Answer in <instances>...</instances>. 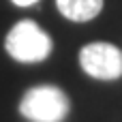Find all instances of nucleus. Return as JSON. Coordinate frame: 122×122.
<instances>
[{
	"instance_id": "39448f33",
	"label": "nucleus",
	"mask_w": 122,
	"mask_h": 122,
	"mask_svg": "<svg viewBox=\"0 0 122 122\" xmlns=\"http://www.w3.org/2000/svg\"><path fill=\"white\" fill-rule=\"evenodd\" d=\"M34 2H39V0H13V4H17V6H30Z\"/></svg>"
},
{
	"instance_id": "f257e3e1",
	"label": "nucleus",
	"mask_w": 122,
	"mask_h": 122,
	"mask_svg": "<svg viewBox=\"0 0 122 122\" xmlns=\"http://www.w3.org/2000/svg\"><path fill=\"white\" fill-rule=\"evenodd\" d=\"M4 47L13 60L24 64H34V62H43L49 56L51 39L36 21L21 19L6 34Z\"/></svg>"
},
{
	"instance_id": "f03ea898",
	"label": "nucleus",
	"mask_w": 122,
	"mask_h": 122,
	"mask_svg": "<svg viewBox=\"0 0 122 122\" xmlns=\"http://www.w3.org/2000/svg\"><path fill=\"white\" fill-rule=\"evenodd\" d=\"M19 112L34 122H60L69 114V97L56 86H34L21 97Z\"/></svg>"
},
{
	"instance_id": "20e7f679",
	"label": "nucleus",
	"mask_w": 122,
	"mask_h": 122,
	"mask_svg": "<svg viewBox=\"0 0 122 122\" xmlns=\"http://www.w3.org/2000/svg\"><path fill=\"white\" fill-rule=\"evenodd\" d=\"M56 6L71 21H90L101 13L103 0H56Z\"/></svg>"
},
{
	"instance_id": "7ed1b4c3",
	"label": "nucleus",
	"mask_w": 122,
	"mask_h": 122,
	"mask_svg": "<svg viewBox=\"0 0 122 122\" xmlns=\"http://www.w3.org/2000/svg\"><path fill=\"white\" fill-rule=\"evenodd\" d=\"M81 69L101 81L122 77V51L112 43H90L79 51Z\"/></svg>"
}]
</instances>
